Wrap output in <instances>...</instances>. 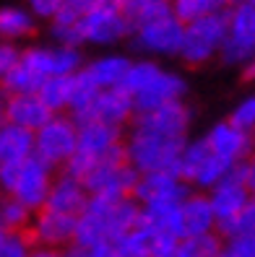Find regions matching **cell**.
I'll list each match as a JSON object with an SVG mask.
<instances>
[{
	"label": "cell",
	"mask_w": 255,
	"mask_h": 257,
	"mask_svg": "<svg viewBox=\"0 0 255 257\" xmlns=\"http://www.w3.org/2000/svg\"><path fill=\"white\" fill-rule=\"evenodd\" d=\"M141 203L136 198H112L92 195L86 210L78 216L76 241L78 247H94L102 241H117L125 236L141 218Z\"/></svg>",
	"instance_id": "1"
},
{
	"label": "cell",
	"mask_w": 255,
	"mask_h": 257,
	"mask_svg": "<svg viewBox=\"0 0 255 257\" xmlns=\"http://www.w3.org/2000/svg\"><path fill=\"white\" fill-rule=\"evenodd\" d=\"M185 138L172 135H154L136 130L128 143V159L141 174L151 172H172L180 177V161L185 154Z\"/></svg>",
	"instance_id": "2"
},
{
	"label": "cell",
	"mask_w": 255,
	"mask_h": 257,
	"mask_svg": "<svg viewBox=\"0 0 255 257\" xmlns=\"http://www.w3.org/2000/svg\"><path fill=\"white\" fill-rule=\"evenodd\" d=\"M229 21H232V11L221 8L206 19L185 24V39H183L180 55L193 65L206 63L216 50H221L224 39H227V32H229Z\"/></svg>",
	"instance_id": "3"
},
{
	"label": "cell",
	"mask_w": 255,
	"mask_h": 257,
	"mask_svg": "<svg viewBox=\"0 0 255 257\" xmlns=\"http://www.w3.org/2000/svg\"><path fill=\"white\" fill-rule=\"evenodd\" d=\"M78 148V125L63 117H52L44 127L37 130V148L34 154L47 161L50 166L68 164V159Z\"/></svg>",
	"instance_id": "4"
},
{
	"label": "cell",
	"mask_w": 255,
	"mask_h": 257,
	"mask_svg": "<svg viewBox=\"0 0 255 257\" xmlns=\"http://www.w3.org/2000/svg\"><path fill=\"white\" fill-rule=\"evenodd\" d=\"M50 169L52 166L47 161H42L37 154L29 156L21 164V169H19L16 179H13V185L8 190L11 198L21 200L26 208H32V210H42L44 203H47V198H50V190H52Z\"/></svg>",
	"instance_id": "5"
},
{
	"label": "cell",
	"mask_w": 255,
	"mask_h": 257,
	"mask_svg": "<svg viewBox=\"0 0 255 257\" xmlns=\"http://www.w3.org/2000/svg\"><path fill=\"white\" fill-rule=\"evenodd\" d=\"M224 63H247L255 57V6L239 3L232 8L227 39L221 44Z\"/></svg>",
	"instance_id": "6"
},
{
	"label": "cell",
	"mask_w": 255,
	"mask_h": 257,
	"mask_svg": "<svg viewBox=\"0 0 255 257\" xmlns=\"http://www.w3.org/2000/svg\"><path fill=\"white\" fill-rule=\"evenodd\" d=\"M34 148H37V133L34 130H26L19 125H11L6 122L3 130H0V177H3V187L11 190L13 179H16L21 164L34 156Z\"/></svg>",
	"instance_id": "7"
},
{
	"label": "cell",
	"mask_w": 255,
	"mask_h": 257,
	"mask_svg": "<svg viewBox=\"0 0 255 257\" xmlns=\"http://www.w3.org/2000/svg\"><path fill=\"white\" fill-rule=\"evenodd\" d=\"M136 112L133 96L125 91L123 86L115 88H102V94L89 104L86 109L73 112V122L86 125V122H107V125H123L125 119Z\"/></svg>",
	"instance_id": "8"
},
{
	"label": "cell",
	"mask_w": 255,
	"mask_h": 257,
	"mask_svg": "<svg viewBox=\"0 0 255 257\" xmlns=\"http://www.w3.org/2000/svg\"><path fill=\"white\" fill-rule=\"evenodd\" d=\"M76 229H78V216L42 208L34 223L26 229V236L32 239L34 247H63L76 241Z\"/></svg>",
	"instance_id": "9"
},
{
	"label": "cell",
	"mask_w": 255,
	"mask_h": 257,
	"mask_svg": "<svg viewBox=\"0 0 255 257\" xmlns=\"http://www.w3.org/2000/svg\"><path fill=\"white\" fill-rule=\"evenodd\" d=\"M183 39H185V24L175 13L172 16H164V19H156L151 24H143L133 32V42H136L138 50L159 52V55L180 52L183 50Z\"/></svg>",
	"instance_id": "10"
},
{
	"label": "cell",
	"mask_w": 255,
	"mask_h": 257,
	"mask_svg": "<svg viewBox=\"0 0 255 257\" xmlns=\"http://www.w3.org/2000/svg\"><path fill=\"white\" fill-rule=\"evenodd\" d=\"M141 205H156V203H185L190 192L185 182L172 172H151L138 179V187L133 192Z\"/></svg>",
	"instance_id": "11"
},
{
	"label": "cell",
	"mask_w": 255,
	"mask_h": 257,
	"mask_svg": "<svg viewBox=\"0 0 255 257\" xmlns=\"http://www.w3.org/2000/svg\"><path fill=\"white\" fill-rule=\"evenodd\" d=\"M190 122V112L185 104L169 101L159 109L141 112L136 117V130L154 133V135H172V138H185V130Z\"/></svg>",
	"instance_id": "12"
},
{
	"label": "cell",
	"mask_w": 255,
	"mask_h": 257,
	"mask_svg": "<svg viewBox=\"0 0 255 257\" xmlns=\"http://www.w3.org/2000/svg\"><path fill=\"white\" fill-rule=\"evenodd\" d=\"M3 117L6 122L19 125L26 130H39L52 119V109L47 107L39 94H11L6 107H3Z\"/></svg>",
	"instance_id": "13"
},
{
	"label": "cell",
	"mask_w": 255,
	"mask_h": 257,
	"mask_svg": "<svg viewBox=\"0 0 255 257\" xmlns=\"http://www.w3.org/2000/svg\"><path fill=\"white\" fill-rule=\"evenodd\" d=\"M78 32L83 42H115L125 34H133V26L125 13L94 8L83 21H78Z\"/></svg>",
	"instance_id": "14"
},
{
	"label": "cell",
	"mask_w": 255,
	"mask_h": 257,
	"mask_svg": "<svg viewBox=\"0 0 255 257\" xmlns=\"http://www.w3.org/2000/svg\"><path fill=\"white\" fill-rule=\"evenodd\" d=\"M89 198L92 192L86 190V185L81 179H76L73 174H63L52 182V190H50V198L44 203L47 210H57V213H70V216H81L86 205H89Z\"/></svg>",
	"instance_id": "15"
},
{
	"label": "cell",
	"mask_w": 255,
	"mask_h": 257,
	"mask_svg": "<svg viewBox=\"0 0 255 257\" xmlns=\"http://www.w3.org/2000/svg\"><path fill=\"white\" fill-rule=\"evenodd\" d=\"M183 94H185V81L180 78V75L159 73L146 88H141V91L133 96V104H136V112L141 114V112L159 109L169 101H180Z\"/></svg>",
	"instance_id": "16"
},
{
	"label": "cell",
	"mask_w": 255,
	"mask_h": 257,
	"mask_svg": "<svg viewBox=\"0 0 255 257\" xmlns=\"http://www.w3.org/2000/svg\"><path fill=\"white\" fill-rule=\"evenodd\" d=\"M141 226L156 234H167L175 239H185V223H183V203H156L141 208Z\"/></svg>",
	"instance_id": "17"
},
{
	"label": "cell",
	"mask_w": 255,
	"mask_h": 257,
	"mask_svg": "<svg viewBox=\"0 0 255 257\" xmlns=\"http://www.w3.org/2000/svg\"><path fill=\"white\" fill-rule=\"evenodd\" d=\"M183 223H185V236L211 234L216 229V210H214L211 198H206V195H190L183 203Z\"/></svg>",
	"instance_id": "18"
},
{
	"label": "cell",
	"mask_w": 255,
	"mask_h": 257,
	"mask_svg": "<svg viewBox=\"0 0 255 257\" xmlns=\"http://www.w3.org/2000/svg\"><path fill=\"white\" fill-rule=\"evenodd\" d=\"M206 138H208V143L214 146L216 154H221L224 159H229V161H242V156H247V151H250L247 130L234 127L232 122L216 125Z\"/></svg>",
	"instance_id": "19"
},
{
	"label": "cell",
	"mask_w": 255,
	"mask_h": 257,
	"mask_svg": "<svg viewBox=\"0 0 255 257\" xmlns=\"http://www.w3.org/2000/svg\"><path fill=\"white\" fill-rule=\"evenodd\" d=\"M252 200L247 185H232V182H219L211 192V203L216 210V226L234 218L239 210Z\"/></svg>",
	"instance_id": "20"
},
{
	"label": "cell",
	"mask_w": 255,
	"mask_h": 257,
	"mask_svg": "<svg viewBox=\"0 0 255 257\" xmlns=\"http://www.w3.org/2000/svg\"><path fill=\"white\" fill-rule=\"evenodd\" d=\"M156 236H159L156 231H151V229H146V226L136 223L125 236H120L115 241L117 254L120 257H154Z\"/></svg>",
	"instance_id": "21"
},
{
	"label": "cell",
	"mask_w": 255,
	"mask_h": 257,
	"mask_svg": "<svg viewBox=\"0 0 255 257\" xmlns=\"http://www.w3.org/2000/svg\"><path fill=\"white\" fill-rule=\"evenodd\" d=\"M133 65L128 63L125 57H104L99 63L89 65L86 70L92 73V78L102 86V88H115V86H123L125 75Z\"/></svg>",
	"instance_id": "22"
},
{
	"label": "cell",
	"mask_w": 255,
	"mask_h": 257,
	"mask_svg": "<svg viewBox=\"0 0 255 257\" xmlns=\"http://www.w3.org/2000/svg\"><path fill=\"white\" fill-rule=\"evenodd\" d=\"M73 83H76V73L73 75H50L44 86L39 88V96L47 101V107L55 109H63L70 107V96H73Z\"/></svg>",
	"instance_id": "23"
},
{
	"label": "cell",
	"mask_w": 255,
	"mask_h": 257,
	"mask_svg": "<svg viewBox=\"0 0 255 257\" xmlns=\"http://www.w3.org/2000/svg\"><path fill=\"white\" fill-rule=\"evenodd\" d=\"M44 81H47L44 75H39L37 70H32L24 63H19L13 70L3 73V83H6L8 94H39Z\"/></svg>",
	"instance_id": "24"
},
{
	"label": "cell",
	"mask_w": 255,
	"mask_h": 257,
	"mask_svg": "<svg viewBox=\"0 0 255 257\" xmlns=\"http://www.w3.org/2000/svg\"><path fill=\"white\" fill-rule=\"evenodd\" d=\"M221 239L224 236L219 231L201 234V236H185V239H180L175 257H219V252L224 247Z\"/></svg>",
	"instance_id": "25"
},
{
	"label": "cell",
	"mask_w": 255,
	"mask_h": 257,
	"mask_svg": "<svg viewBox=\"0 0 255 257\" xmlns=\"http://www.w3.org/2000/svg\"><path fill=\"white\" fill-rule=\"evenodd\" d=\"M224 6H227L224 0H172V11L183 24H193L198 19H206V16H211V13L221 11Z\"/></svg>",
	"instance_id": "26"
},
{
	"label": "cell",
	"mask_w": 255,
	"mask_h": 257,
	"mask_svg": "<svg viewBox=\"0 0 255 257\" xmlns=\"http://www.w3.org/2000/svg\"><path fill=\"white\" fill-rule=\"evenodd\" d=\"M216 231L224 236V239H234V236H250L255 234V198L239 210V213L229 221H224L216 226Z\"/></svg>",
	"instance_id": "27"
},
{
	"label": "cell",
	"mask_w": 255,
	"mask_h": 257,
	"mask_svg": "<svg viewBox=\"0 0 255 257\" xmlns=\"http://www.w3.org/2000/svg\"><path fill=\"white\" fill-rule=\"evenodd\" d=\"M99 94H102V86L92 78V73H89V70H78V73H76V83H73L70 109H73V112L86 109Z\"/></svg>",
	"instance_id": "28"
},
{
	"label": "cell",
	"mask_w": 255,
	"mask_h": 257,
	"mask_svg": "<svg viewBox=\"0 0 255 257\" xmlns=\"http://www.w3.org/2000/svg\"><path fill=\"white\" fill-rule=\"evenodd\" d=\"M29 218H32V208H26L16 198H6L0 208V223L3 231H24L29 229Z\"/></svg>",
	"instance_id": "29"
},
{
	"label": "cell",
	"mask_w": 255,
	"mask_h": 257,
	"mask_svg": "<svg viewBox=\"0 0 255 257\" xmlns=\"http://www.w3.org/2000/svg\"><path fill=\"white\" fill-rule=\"evenodd\" d=\"M208 151V141H198L196 146H188L185 154H183V161H180V179L183 182H196V174L203 164V156Z\"/></svg>",
	"instance_id": "30"
},
{
	"label": "cell",
	"mask_w": 255,
	"mask_h": 257,
	"mask_svg": "<svg viewBox=\"0 0 255 257\" xmlns=\"http://www.w3.org/2000/svg\"><path fill=\"white\" fill-rule=\"evenodd\" d=\"M34 244L24 231H3L0 236V257H32Z\"/></svg>",
	"instance_id": "31"
},
{
	"label": "cell",
	"mask_w": 255,
	"mask_h": 257,
	"mask_svg": "<svg viewBox=\"0 0 255 257\" xmlns=\"http://www.w3.org/2000/svg\"><path fill=\"white\" fill-rule=\"evenodd\" d=\"M0 32L8 39H16L32 32V21L19 8H3V13H0Z\"/></svg>",
	"instance_id": "32"
},
{
	"label": "cell",
	"mask_w": 255,
	"mask_h": 257,
	"mask_svg": "<svg viewBox=\"0 0 255 257\" xmlns=\"http://www.w3.org/2000/svg\"><path fill=\"white\" fill-rule=\"evenodd\" d=\"M159 73H161V70H159L156 65H151V63H138V65H133V68L128 70L125 81H123V88H125L130 96H136L141 88H146L148 83L156 78Z\"/></svg>",
	"instance_id": "33"
},
{
	"label": "cell",
	"mask_w": 255,
	"mask_h": 257,
	"mask_svg": "<svg viewBox=\"0 0 255 257\" xmlns=\"http://www.w3.org/2000/svg\"><path fill=\"white\" fill-rule=\"evenodd\" d=\"M97 8V0H65L60 13L55 16V24H78Z\"/></svg>",
	"instance_id": "34"
},
{
	"label": "cell",
	"mask_w": 255,
	"mask_h": 257,
	"mask_svg": "<svg viewBox=\"0 0 255 257\" xmlns=\"http://www.w3.org/2000/svg\"><path fill=\"white\" fill-rule=\"evenodd\" d=\"M219 257H255V234L227 239L219 252Z\"/></svg>",
	"instance_id": "35"
},
{
	"label": "cell",
	"mask_w": 255,
	"mask_h": 257,
	"mask_svg": "<svg viewBox=\"0 0 255 257\" xmlns=\"http://www.w3.org/2000/svg\"><path fill=\"white\" fill-rule=\"evenodd\" d=\"M229 122L234 127H242V130H255V96L239 104V107L232 112Z\"/></svg>",
	"instance_id": "36"
},
{
	"label": "cell",
	"mask_w": 255,
	"mask_h": 257,
	"mask_svg": "<svg viewBox=\"0 0 255 257\" xmlns=\"http://www.w3.org/2000/svg\"><path fill=\"white\" fill-rule=\"evenodd\" d=\"M70 257H120L115 241H102V244L94 247H78V244H70L68 249Z\"/></svg>",
	"instance_id": "37"
},
{
	"label": "cell",
	"mask_w": 255,
	"mask_h": 257,
	"mask_svg": "<svg viewBox=\"0 0 255 257\" xmlns=\"http://www.w3.org/2000/svg\"><path fill=\"white\" fill-rule=\"evenodd\" d=\"M32 3V8H34V13L37 16H44V19H55L57 13H60V8H63V3L65 0H29Z\"/></svg>",
	"instance_id": "38"
},
{
	"label": "cell",
	"mask_w": 255,
	"mask_h": 257,
	"mask_svg": "<svg viewBox=\"0 0 255 257\" xmlns=\"http://www.w3.org/2000/svg\"><path fill=\"white\" fill-rule=\"evenodd\" d=\"M19 63H21V52L13 50L11 44H3V50H0V68H3V73L13 70Z\"/></svg>",
	"instance_id": "39"
},
{
	"label": "cell",
	"mask_w": 255,
	"mask_h": 257,
	"mask_svg": "<svg viewBox=\"0 0 255 257\" xmlns=\"http://www.w3.org/2000/svg\"><path fill=\"white\" fill-rule=\"evenodd\" d=\"M154 0H123V13L128 16V21H130V26H133V19L138 16V13L146 8V6H151Z\"/></svg>",
	"instance_id": "40"
},
{
	"label": "cell",
	"mask_w": 255,
	"mask_h": 257,
	"mask_svg": "<svg viewBox=\"0 0 255 257\" xmlns=\"http://www.w3.org/2000/svg\"><path fill=\"white\" fill-rule=\"evenodd\" d=\"M32 257H70L68 252L57 249V247H34Z\"/></svg>",
	"instance_id": "41"
},
{
	"label": "cell",
	"mask_w": 255,
	"mask_h": 257,
	"mask_svg": "<svg viewBox=\"0 0 255 257\" xmlns=\"http://www.w3.org/2000/svg\"><path fill=\"white\" fill-rule=\"evenodd\" d=\"M242 81H255V57L247 60V65L242 68Z\"/></svg>",
	"instance_id": "42"
},
{
	"label": "cell",
	"mask_w": 255,
	"mask_h": 257,
	"mask_svg": "<svg viewBox=\"0 0 255 257\" xmlns=\"http://www.w3.org/2000/svg\"><path fill=\"white\" fill-rule=\"evenodd\" d=\"M247 187H250V195L255 198V156L250 159V179H247Z\"/></svg>",
	"instance_id": "43"
},
{
	"label": "cell",
	"mask_w": 255,
	"mask_h": 257,
	"mask_svg": "<svg viewBox=\"0 0 255 257\" xmlns=\"http://www.w3.org/2000/svg\"><path fill=\"white\" fill-rule=\"evenodd\" d=\"M224 3H245V0H224Z\"/></svg>",
	"instance_id": "44"
},
{
	"label": "cell",
	"mask_w": 255,
	"mask_h": 257,
	"mask_svg": "<svg viewBox=\"0 0 255 257\" xmlns=\"http://www.w3.org/2000/svg\"><path fill=\"white\" fill-rule=\"evenodd\" d=\"M245 3H252V6H255V0H245Z\"/></svg>",
	"instance_id": "45"
}]
</instances>
